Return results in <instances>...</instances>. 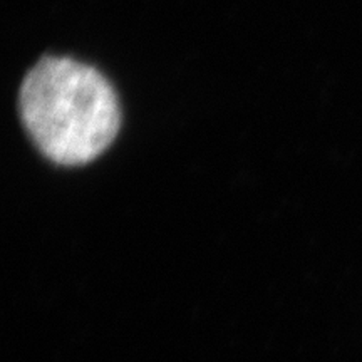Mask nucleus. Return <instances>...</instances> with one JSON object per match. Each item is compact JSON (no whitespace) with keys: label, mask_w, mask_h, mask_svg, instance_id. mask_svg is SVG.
<instances>
[{"label":"nucleus","mask_w":362,"mask_h":362,"mask_svg":"<svg viewBox=\"0 0 362 362\" xmlns=\"http://www.w3.org/2000/svg\"><path fill=\"white\" fill-rule=\"evenodd\" d=\"M21 117L40 151L59 165L93 161L119 129V104L101 72L67 57H45L27 74Z\"/></svg>","instance_id":"f257e3e1"}]
</instances>
